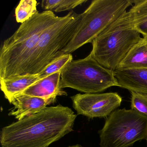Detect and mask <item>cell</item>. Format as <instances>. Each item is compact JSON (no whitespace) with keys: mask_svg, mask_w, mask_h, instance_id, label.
Returning <instances> with one entry per match:
<instances>
[{"mask_svg":"<svg viewBox=\"0 0 147 147\" xmlns=\"http://www.w3.org/2000/svg\"><path fill=\"white\" fill-rule=\"evenodd\" d=\"M68 107H49L2 128V147H48L73 131L77 117Z\"/></svg>","mask_w":147,"mask_h":147,"instance_id":"cell-1","label":"cell"},{"mask_svg":"<svg viewBox=\"0 0 147 147\" xmlns=\"http://www.w3.org/2000/svg\"><path fill=\"white\" fill-rule=\"evenodd\" d=\"M59 18L51 11L38 13L5 40L0 50V80L26 75L41 34Z\"/></svg>","mask_w":147,"mask_h":147,"instance_id":"cell-2","label":"cell"},{"mask_svg":"<svg viewBox=\"0 0 147 147\" xmlns=\"http://www.w3.org/2000/svg\"><path fill=\"white\" fill-rule=\"evenodd\" d=\"M142 38L126 11L93 41L91 53L100 65L114 71Z\"/></svg>","mask_w":147,"mask_h":147,"instance_id":"cell-3","label":"cell"},{"mask_svg":"<svg viewBox=\"0 0 147 147\" xmlns=\"http://www.w3.org/2000/svg\"><path fill=\"white\" fill-rule=\"evenodd\" d=\"M82 13L69 12L48 27L41 34L30 60L26 74H38L63 56L66 48L79 28Z\"/></svg>","mask_w":147,"mask_h":147,"instance_id":"cell-4","label":"cell"},{"mask_svg":"<svg viewBox=\"0 0 147 147\" xmlns=\"http://www.w3.org/2000/svg\"><path fill=\"white\" fill-rule=\"evenodd\" d=\"M132 5V0L92 1L82 13L79 28L71 41L62 51V55L71 54L85 44L92 43Z\"/></svg>","mask_w":147,"mask_h":147,"instance_id":"cell-5","label":"cell"},{"mask_svg":"<svg viewBox=\"0 0 147 147\" xmlns=\"http://www.w3.org/2000/svg\"><path fill=\"white\" fill-rule=\"evenodd\" d=\"M118 86L114 71L100 65L90 53L83 59L72 60L61 69L60 87L84 93H98Z\"/></svg>","mask_w":147,"mask_h":147,"instance_id":"cell-6","label":"cell"},{"mask_svg":"<svg viewBox=\"0 0 147 147\" xmlns=\"http://www.w3.org/2000/svg\"><path fill=\"white\" fill-rule=\"evenodd\" d=\"M100 147H129L147 138V117L135 110L116 109L99 131Z\"/></svg>","mask_w":147,"mask_h":147,"instance_id":"cell-7","label":"cell"},{"mask_svg":"<svg viewBox=\"0 0 147 147\" xmlns=\"http://www.w3.org/2000/svg\"><path fill=\"white\" fill-rule=\"evenodd\" d=\"M70 98L77 115L88 119L107 117L122 101V97L117 92L78 94Z\"/></svg>","mask_w":147,"mask_h":147,"instance_id":"cell-8","label":"cell"},{"mask_svg":"<svg viewBox=\"0 0 147 147\" xmlns=\"http://www.w3.org/2000/svg\"><path fill=\"white\" fill-rule=\"evenodd\" d=\"M114 74L119 87L147 95V68H117Z\"/></svg>","mask_w":147,"mask_h":147,"instance_id":"cell-9","label":"cell"},{"mask_svg":"<svg viewBox=\"0 0 147 147\" xmlns=\"http://www.w3.org/2000/svg\"><path fill=\"white\" fill-rule=\"evenodd\" d=\"M54 99H45L26 94H20L13 98L11 104L14 107L10 110L9 116H13L18 120L38 113L54 103Z\"/></svg>","mask_w":147,"mask_h":147,"instance_id":"cell-10","label":"cell"},{"mask_svg":"<svg viewBox=\"0 0 147 147\" xmlns=\"http://www.w3.org/2000/svg\"><path fill=\"white\" fill-rule=\"evenodd\" d=\"M61 73V70L40 80L20 94L55 100L57 96H67V92L60 87Z\"/></svg>","mask_w":147,"mask_h":147,"instance_id":"cell-11","label":"cell"},{"mask_svg":"<svg viewBox=\"0 0 147 147\" xmlns=\"http://www.w3.org/2000/svg\"><path fill=\"white\" fill-rule=\"evenodd\" d=\"M41 80L38 74H27L13 79L0 80L1 89L5 98L11 104L14 97L21 94L27 88Z\"/></svg>","mask_w":147,"mask_h":147,"instance_id":"cell-12","label":"cell"},{"mask_svg":"<svg viewBox=\"0 0 147 147\" xmlns=\"http://www.w3.org/2000/svg\"><path fill=\"white\" fill-rule=\"evenodd\" d=\"M117 68H147V36L132 47Z\"/></svg>","mask_w":147,"mask_h":147,"instance_id":"cell-13","label":"cell"},{"mask_svg":"<svg viewBox=\"0 0 147 147\" xmlns=\"http://www.w3.org/2000/svg\"><path fill=\"white\" fill-rule=\"evenodd\" d=\"M131 13L134 27L143 36H147V0H132Z\"/></svg>","mask_w":147,"mask_h":147,"instance_id":"cell-14","label":"cell"},{"mask_svg":"<svg viewBox=\"0 0 147 147\" xmlns=\"http://www.w3.org/2000/svg\"><path fill=\"white\" fill-rule=\"evenodd\" d=\"M87 0H43L41 6L45 11L61 12L72 10Z\"/></svg>","mask_w":147,"mask_h":147,"instance_id":"cell-15","label":"cell"},{"mask_svg":"<svg viewBox=\"0 0 147 147\" xmlns=\"http://www.w3.org/2000/svg\"><path fill=\"white\" fill-rule=\"evenodd\" d=\"M38 5L37 1L36 0L20 1L15 10L17 22L23 24L39 12L37 10Z\"/></svg>","mask_w":147,"mask_h":147,"instance_id":"cell-16","label":"cell"},{"mask_svg":"<svg viewBox=\"0 0 147 147\" xmlns=\"http://www.w3.org/2000/svg\"><path fill=\"white\" fill-rule=\"evenodd\" d=\"M73 55L71 54L62 56L47 66L43 70L38 74L41 79H44L52 74L61 71L63 68L73 60Z\"/></svg>","mask_w":147,"mask_h":147,"instance_id":"cell-17","label":"cell"},{"mask_svg":"<svg viewBox=\"0 0 147 147\" xmlns=\"http://www.w3.org/2000/svg\"><path fill=\"white\" fill-rule=\"evenodd\" d=\"M131 93V107L132 110L147 117V95Z\"/></svg>","mask_w":147,"mask_h":147,"instance_id":"cell-18","label":"cell"},{"mask_svg":"<svg viewBox=\"0 0 147 147\" xmlns=\"http://www.w3.org/2000/svg\"><path fill=\"white\" fill-rule=\"evenodd\" d=\"M68 147H83L80 144H76L75 145H72V146H69Z\"/></svg>","mask_w":147,"mask_h":147,"instance_id":"cell-19","label":"cell"},{"mask_svg":"<svg viewBox=\"0 0 147 147\" xmlns=\"http://www.w3.org/2000/svg\"><path fill=\"white\" fill-rule=\"evenodd\" d=\"M146 141H147V138H146Z\"/></svg>","mask_w":147,"mask_h":147,"instance_id":"cell-20","label":"cell"}]
</instances>
